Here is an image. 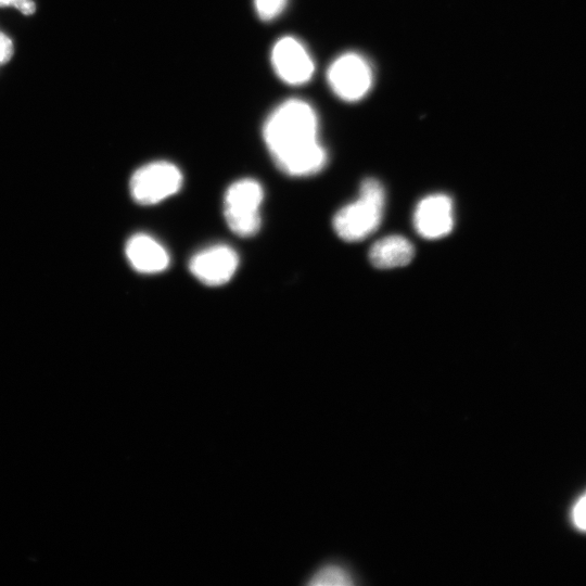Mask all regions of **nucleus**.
Instances as JSON below:
<instances>
[{
	"instance_id": "f257e3e1",
	"label": "nucleus",
	"mask_w": 586,
	"mask_h": 586,
	"mask_svg": "<svg viewBox=\"0 0 586 586\" xmlns=\"http://www.w3.org/2000/svg\"><path fill=\"white\" fill-rule=\"evenodd\" d=\"M263 137L277 167L289 176H311L327 164L317 115L305 101L292 99L276 107L264 124Z\"/></svg>"
},
{
	"instance_id": "f03ea898",
	"label": "nucleus",
	"mask_w": 586,
	"mask_h": 586,
	"mask_svg": "<svg viewBox=\"0 0 586 586\" xmlns=\"http://www.w3.org/2000/svg\"><path fill=\"white\" fill-rule=\"evenodd\" d=\"M385 192L374 178L365 179L358 199L340 208L333 217V229L344 241L357 242L373 233L381 224Z\"/></svg>"
},
{
	"instance_id": "7ed1b4c3",
	"label": "nucleus",
	"mask_w": 586,
	"mask_h": 586,
	"mask_svg": "<svg viewBox=\"0 0 586 586\" xmlns=\"http://www.w3.org/2000/svg\"><path fill=\"white\" fill-rule=\"evenodd\" d=\"M263 199V187L254 179H240L229 186L224 199V215L232 232L243 238L258 232L262 224L259 207Z\"/></svg>"
},
{
	"instance_id": "20e7f679",
	"label": "nucleus",
	"mask_w": 586,
	"mask_h": 586,
	"mask_svg": "<svg viewBox=\"0 0 586 586\" xmlns=\"http://www.w3.org/2000/svg\"><path fill=\"white\" fill-rule=\"evenodd\" d=\"M182 186V174L173 163L157 161L138 168L130 178L132 199L141 205L157 204L176 194Z\"/></svg>"
},
{
	"instance_id": "39448f33",
	"label": "nucleus",
	"mask_w": 586,
	"mask_h": 586,
	"mask_svg": "<svg viewBox=\"0 0 586 586\" xmlns=\"http://www.w3.org/2000/svg\"><path fill=\"white\" fill-rule=\"evenodd\" d=\"M333 92L345 101H358L372 86V71L365 58L347 52L336 58L328 69Z\"/></svg>"
},
{
	"instance_id": "423d86ee",
	"label": "nucleus",
	"mask_w": 586,
	"mask_h": 586,
	"mask_svg": "<svg viewBox=\"0 0 586 586\" xmlns=\"http://www.w3.org/2000/svg\"><path fill=\"white\" fill-rule=\"evenodd\" d=\"M271 63L276 74L290 85L307 82L315 69L314 61L304 44L290 36L282 37L275 43Z\"/></svg>"
},
{
	"instance_id": "0eeeda50",
	"label": "nucleus",
	"mask_w": 586,
	"mask_h": 586,
	"mask_svg": "<svg viewBox=\"0 0 586 586\" xmlns=\"http://www.w3.org/2000/svg\"><path fill=\"white\" fill-rule=\"evenodd\" d=\"M239 266L237 252L228 245L216 244L199 251L189 263L191 273L202 283L219 286L227 283Z\"/></svg>"
},
{
	"instance_id": "6e6552de",
	"label": "nucleus",
	"mask_w": 586,
	"mask_h": 586,
	"mask_svg": "<svg viewBox=\"0 0 586 586\" xmlns=\"http://www.w3.org/2000/svg\"><path fill=\"white\" fill-rule=\"evenodd\" d=\"M454 222V203L450 196L444 193H434L423 198L413 213L416 231L429 240L449 234Z\"/></svg>"
},
{
	"instance_id": "1a4fd4ad",
	"label": "nucleus",
	"mask_w": 586,
	"mask_h": 586,
	"mask_svg": "<svg viewBox=\"0 0 586 586\" xmlns=\"http://www.w3.org/2000/svg\"><path fill=\"white\" fill-rule=\"evenodd\" d=\"M125 254L131 267L141 273L162 272L170 262L167 250L146 233L130 237L125 245Z\"/></svg>"
},
{
	"instance_id": "9d476101",
	"label": "nucleus",
	"mask_w": 586,
	"mask_h": 586,
	"mask_svg": "<svg viewBox=\"0 0 586 586\" xmlns=\"http://www.w3.org/2000/svg\"><path fill=\"white\" fill-rule=\"evenodd\" d=\"M415 256L412 243L394 234L378 240L369 251V260L379 269H393L408 265Z\"/></svg>"
},
{
	"instance_id": "9b49d317",
	"label": "nucleus",
	"mask_w": 586,
	"mask_h": 586,
	"mask_svg": "<svg viewBox=\"0 0 586 586\" xmlns=\"http://www.w3.org/2000/svg\"><path fill=\"white\" fill-rule=\"evenodd\" d=\"M352 574L337 564H328L316 571L309 585L313 586H346L353 584Z\"/></svg>"
},
{
	"instance_id": "f8f14e48",
	"label": "nucleus",
	"mask_w": 586,
	"mask_h": 586,
	"mask_svg": "<svg viewBox=\"0 0 586 586\" xmlns=\"http://www.w3.org/2000/svg\"><path fill=\"white\" fill-rule=\"evenodd\" d=\"M288 0H254L257 15L263 21L276 18L284 10Z\"/></svg>"
},
{
	"instance_id": "ddd939ff",
	"label": "nucleus",
	"mask_w": 586,
	"mask_h": 586,
	"mask_svg": "<svg viewBox=\"0 0 586 586\" xmlns=\"http://www.w3.org/2000/svg\"><path fill=\"white\" fill-rule=\"evenodd\" d=\"M571 519L574 527L586 532V493L574 504Z\"/></svg>"
},
{
	"instance_id": "4468645a",
	"label": "nucleus",
	"mask_w": 586,
	"mask_h": 586,
	"mask_svg": "<svg viewBox=\"0 0 586 586\" xmlns=\"http://www.w3.org/2000/svg\"><path fill=\"white\" fill-rule=\"evenodd\" d=\"M13 54V43L4 34L0 33V65L7 63Z\"/></svg>"
},
{
	"instance_id": "2eb2a0df",
	"label": "nucleus",
	"mask_w": 586,
	"mask_h": 586,
	"mask_svg": "<svg viewBox=\"0 0 586 586\" xmlns=\"http://www.w3.org/2000/svg\"><path fill=\"white\" fill-rule=\"evenodd\" d=\"M16 9H18L23 14H33L36 10V5L31 0H22L16 5Z\"/></svg>"
},
{
	"instance_id": "dca6fc26",
	"label": "nucleus",
	"mask_w": 586,
	"mask_h": 586,
	"mask_svg": "<svg viewBox=\"0 0 586 586\" xmlns=\"http://www.w3.org/2000/svg\"><path fill=\"white\" fill-rule=\"evenodd\" d=\"M22 0H0V7H14Z\"/></svg>"
}]
</instances>
